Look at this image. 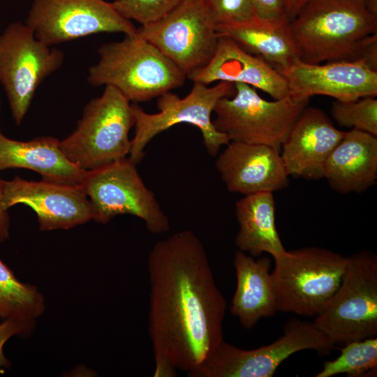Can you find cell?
Here are the masks:
<instances>
[{
    "instance_id": "obj_4",
    "label": "cell",
    "mask_w": 377,
    "mask_h": 377,
    "mask_svg": "<svg viewBox=\"0 0 377 377\" xmlns=\"http://www.w3.org/2000/svg\"><path fill=\"white\" fill-rule=\"evenodd\" d=\"M135 124L133 104L116 88L84 107L75 129L60 141L66 157L82 170L96 169L129 155V131Z\"/></svg>"
},
{
    "instance_id": "obj_16",
    "label": "cell",
    "mask_w": 377,
    "mask_h": 377,
    "mask_svg": "<svg viewBox=\"0 0 377 377\" xmlns=\"http://www.w3.org/2000/svg\"><path fill=\"white\" fill-rule=\"evenodd\" d=\"M215 166L227 189L244 195L274 193L288 184L281 152L267 145L230 141Z\"/></svg>"
},
{
    "instance_id": "obj_30",
    "label": "cell",
    "mask_w": 377,
    "mask_h": 377,
    "mask_svg": "<svg viewBox=\"0 0 377 377\" xmlns=\"http://www.w3.org/2000/svg\"><path fill=\"white\" fill-rule=\"evenodd\" d=\"M256 16L268 19L280 20L287 18L284 10L283 0H251Z\"/></svg>"
},
{
    "instance_id": "obj_21",
    "label": "cell",
    "mask_w": 377,
    "mask_h": 377,
    "mask_svg": "<svg viewBox=\"0 0 377 377\" xmlns=\"http://www.w3.org/2000/svg\"><path fill=\"white\" fill-rule=\"evenodd\" d=\"M9 168L28 169L45 180L80 186L87 172L66 157L55 138L18 141L4 135L0 128V171Z\"/></svg>"
},
{
    "instance_id": "obj_18",
    "label": "cell",
    "mask_w": 377,
    "mask_h": 377,
    "mask_svg": "<svg viewBox=\"0 0 377 377\" xmlns=\"http://www.w3.org/2000/svg\"><path fill=\"white\" fill-rule=\"evenodd\" d=\"M187 77L206 85L214 82L244 83L267 93L274 100L289 96L286 79L273 66L248 53L224 36H219L210 61Z\"/></svg>"
},
{
    "instance_id": "obj_27",
    "label": "cell",
    "mask_w": 377,
    "mask_h": 377,
    "mask_svg": "<svg viewBox=\"0 0 377 377\" xmlns=\"http://www.w3.org/2000/svg\"><path fill=\"white\" fill-rule=\"evenodd\" d=\"M182 0H114L112 4L124 17L142 25L155 22Z\"/></svg>"
},
{
    "instance_id": "obj_7",
    "label": "cell",
    "mask_w": 377,
    "mask_h": 377,
    "mask_svg": "<svg viewBox=\"0 0 377 377\" xmlns=\"http://www.w3.org/2000/svg\"><path fill=\"white\" fill-rule=\"evenodd\" d=\"M313 325L334 344L377 335V256L364 251L348 256L337 290Z\"/></svg>"
},
{
    "instance_id": "obj_24",
    "label": "cell",
    "mask_w": 377,
    "mask_h": 377,
    "mask_svg": "<svg viewBox=\"0 0 377 377\" xmlns=\"http://www.w3.org/2000/svg\"><path fill=\"white\" fill-rule=\"evenodd\" d=\"M44 309V297L36 286L20 281L0 259V318L36 322Z\"/></svg>"
},
{
    "instance_id": "obj_19",
    "label": "cell",
    "mask_w": 377,
    "mask_h": 377,
    "mask_svg": "<svg viewBox=\"0 0 377 377\" xmlns=\"http://www.w3.org/2000/svg\"><path fill=\"white\" fill-rule=\"evenodd\" d=\"M330 186L340 193H361L377 179V136L351 129L327 158L323 172Z\"/></svg>"
},
{
    "instance_id": "obj_1",
    "label": "cell",
    "mask_w": 377,
    "mask_h": 377,
    "mask_svg": "<svg viewBox=\"0 0 377 377\" xmlns=\"http://www.w3.org/2000/svg\"><path fill=\"white\" fill-rule=\"evenodd\" d=\"M147 270L153 376L174 377L177 371L188 375L224 341L226 300L202 242L191 230L158 241Z\"/></svg>"
},
{
    "instance_id": "obj_5",
    "label": "cell",
    "mask_w": 377,
    "mask_h": 377,
    "mask_svg": "<svg viewBox=\"0 0 377 377\" xmlns=\"http://www.w3.org/2000/svg\"><path fill=\"white\" fill-rule=\"evenodd\" d=\"M272 277L278 311L316 316L344 274L348 256L318 247L286 251L275 260Z\"/></svg>"
},
{
    "instance_id": "obj_14",
    "label": "cell",
    "mask_w": 377,
    "mask_h": 377,
    "mask_svg": "<svg viewBox=\"0 0 377 377\" xmlns=\"http://www.w3.org/2000/svg\"><path fill=\"white\" fill-rule=\"evenodd\" d=\"M286 79L289 96L297 101L323 95L340 101L377 96V71L360 61H334L307 64L300 59L275 68Z\"/></svg>"
},
{
    "instance_id": "obj_13",
    "label": "cell",
    "mask_w": 377,
    "mask_h": 377,
    "mask_svg": "<svg viewBox=\"0 0 377 377\" xmlns=\"http://www.w3.org/2000/svg\"><path fill=\"white\" fill-rule=\"evenodd\" d=\"M25 24L48 46L98 33L134 36L137 31L105 0H34Z\"/></svg>"
},
{
    "instance_id": "obj_33",
    "label": "cell",
    "mask_w": 377,
    "mask_h": 377,
    "mask_svg": "<svg viewBox=\"0 0 377 377\" xmlns=\"http://www.w3.org/2000/svg\"><path fill=\"white\" fill-rule=\"evenodd\" d=\"M369 3V4L374 8L376 9V0H364Z\"/></svg>"
},
{
    "instance_id": "obj_15",
    "label": "cell",
    "mask_w": 377,
    "mask_h": 377,
    "mask_svg": "<svg viewBox=\"0 0 377 377\" xmlns=\"http://www.w3.org/2000/svg\"><path fill=\"white\" fill-rule=\"evenodd\" d=\"M2 195L7 210L18 204L31 207L43 231L70 229L92 219L89 199L80 185L15 177L2 180Z\"/></svg>"
},
{
    "instance_id": "obj_25",
    "label": "cell",
    "mask_w": 377,
    "mask_h": 377,
    "mask_svg": "<svg viewBox=\"0 0 377 377\" xmlns=\"http://www.w3.org/2000/svg\"><path fill=\"white\" fill-rule=\"evenodd\" d=\"M377 338L353 341L345 344L334 360L325 361L316 377H331L345 374L348 376L376 374Z\"/></svg>"
},
{
    "instance_id": "obj_22",
    "label": "cell",
    "mask_w": 377,
    "mask_h": 377,
    "mask_svg": "<svg viewBox=\"0 0 377 377\" xmlns=\"http://www.w3.org/2000/svg\"><path fill=\"white\" fill-rule=\"evenodd\" d=\"M289 24L287 18L268 20L255 16L242 22L217 24L216 31L248 53L274 68H283L299 59Z\"/></svg>"
},
{
    "instance_id": "obj_17",
    "label": "cell",
    "mask_w": 377,
    "mask_h": 377,
    "mask_svg": "<svg viewBox=\"0 0 377 377\" xmlns=\"http://www.w3.org/2000/svg\"><path fill=\"white\" fill-rule=\"evenodd\" d=\"M344 133L324 111L305 107L281 148L288 175L309 180L323 178L325 162Z\"/></svg>"
},
{
    "instance_id": "obj_23",
    "label": "cell",
    "mask_w": 377,
    "mask_h": 377,
    "mask_svg": "<svg viewBox=\"0 0 377 377\" xmlns=\"http://www.w3.org/2000/svg\"><path fill=\"white\" fill-rule=\"evenodd\" d=\"M239 226L235 242L238 250L256 258L263 253L275 260L286 252L276 229L272 192L244 195L235 205Z\"/></svg>"
},
{
    "instance_id": "obj_10",
    "label": "cell",
    "mask_w": 377,
    "mask_h": 377,
    "mask_svg": "<svg viewBox=\"0 0 377 377\" xmlns=\"http://www.w3.org/2000/svg\"><path fill=\"white\" fill-rule=\"evenodd\" d=\"M334 343L313 323L296 318L284 325L283 334L272 343L244 350L223 341L189 377H272L291 355L313 350L326 355Z\"/></svg>"
},
{
    "instance_id": "obj_32",
    "label": "cell",
    "mask_w": 377,
    "mask_h": 377,
    "mask_svg": "<svg viewBox=\"0 0 377 377\" xmlns=\"http://www.w3.org/2000/svg\"><path fill=\"white\" fill-rule=\"evenodd\" d=\"M309 0H283L285 13L292 20Z\"/></svg>"
},
{
    "instance_id": "obj_12",
    "label": "cell",
    "mask_w": 377,
    "mask_h": 377,
    "mask_svg": "<svg viewBox=\"0 0 377 377\" xmlns=\"http://www.w3.org/2000/svg\"><path fill=\"white\" fill-rule=\"evenodd\" d=\"M217 23L204 0H182L136 36L148 40L186 76L205 66L217 48Z\"/></svg>"
},
{
    "instance_id": "obj_8",
    "label": "cell",
    "mask_w": 377,
    "mask_h": 377,
    "mask_svg": "<svg viewBox=\"0 0 377 377\" xmlns=\"http://www.w3.org/2000/svg\"><path fill=\"white\" fill-rule=\"evenodd\" d=\"M234 84V94L220 99L214 110V127L230 141L267 145L281 151L309 101H297L290 96L267 101L253 87Z\"/></svg>"
},
{
    "instance_id": "obj_11",
    "label": "cell",
    "mask_w": 377,
    "mask_h": 377,
    "mask_svg": "<svg viewBox=\"0 0 377 377\" xmlns=\"http://www.w3.org/2000/svg\"><path fill=\"white\" fill-rule=\"evenodd\" d=\"M64 61V53L37 39L25 23H10L0 34V83L16 124L22 123L39 85Z\"/></svg>"
},
{
    "instance_id": "obj_29",
    "label": "cell",
    "mask_w": 377,
    "mask_h": 377,
    "mask_svg": "<svg viewBox=\"0 0 377 377\" xmlns=\"http://www.w3.org/2000/svg\"><path fill=\"white\" fill-rule=\"evenodd\" d=\"M36 322H22L11 319L2 320L0 323V374L10 367V362L3 353L4 344L14 336L29 335Z\"/></svg>"
},
{
    "instance_id": "obj_28",
    "label": "cell",
    "mask_w": 377,
    "mask_h": 377,
    "mask_svg": "<svg viewBox=\"0 0 377 377\" xmlns=\"http://www.w3.org/2000/svg\"><path fill=\"white\" fill-rule=\"evenodd\" d=\"M217 24L249 20L256 16L251 0H204Z\"/></svg>"
},
{
    "instance_id": "obj_6",
    "label": "cell",
    "mask_w": 377,
    "mask_h": 377,
    "mask_svg": "<svg viewBox=\"0 0 377 377\" xmlns=\"http://www.w3.org/2000/svg\"><path fill=\"white\" fill-rule=\"evenodd\" d=\"M193 86L184 98L168 91L158 97V112L147 113L133 104L135 117V135L131 140L128 158L138 164L145 156V149L157 135L182 123L196 126L201 132L205 147L209 155L215 156L221 147L229 143L228 138L214 126L212 114L220 99L232 96L235 84L218 82L213 87L193 82Z\"/></svg>"
},
{
    "instance_id": "obj_31",
    "label": "cell",
    "mask_w": 377,
    "mask_h": 377,
    "mask_svg": "<svg viewBox=\"0 0 377 377\" xmlns=\"http://www.w3.org/2000/svg\"><path fill=\"white\" fill-rule=\"evenodd\" d=\"M10 218L3 205L2 179H0V243L9 237Z\"/></svg>"
},
{
    "instance_id": "obj_26",
    "label": "cell",
    "mask_w": 377,
    "mask_h": 377,
    "mask_svg": "<svg viewBox=\"0 0 377 377\" xmlns=\"http://www.w3.org/2000/svg\"><path fill=\"white\" fill-rule=\"evenodd\" d=\"M331 114L340 126L377 136L376 96H366L352 101L335 100Z\"/></svg>"
},
{
    "instance_id": "obj_9",
    "label": "cell",
    "mask_w": 377,
    "mask_h": 377,
    "mask_svg": "<svg viewBox=\"0 0 377 377\" xmlns=\"http://www.w3.org/2000/svg\"><path fill=\"white\" fill-rule=\"evenodd\" d=\"M128 157L88 170L81 184L92 212V219L107 223L120 214L142 219L149 231L162 234L170 222L155 194L147 187Z\"/></svg>"
},
{
    "instance_id": "obj_2",
    "label": "cell",
    "mask_w": 377,
    "mask_h": 377,
    "mask_svg": "<svg viewBox=\"0 0 377 377\" xmlns=\"http://www.w3.org/2000/svg\"><path fill=\"white\" fill-rule=\"evenodd\" d=\"M376 13L364 0H309L289 24L299 59L353 61L364 40L377 34Z\"/></svg>"
},
{
    "instance_id": "obj_20",
    "label": "cell",
    "mask_w": 377,
    "mask_h": 377,
    "mask_svg": "<svg viewBox=\"0 0 377 377\" xmlns=\"http://www.w3.org/2000/svg\"><path fill=\"white\" fill-rule=\"evenodd\" d=\"M233 265L237 286L231 301V313L242 326L251 329L263 318L278 311L276 296L270 272L271 260L256 258L237 250Z\"/></svg>"
},
{
    "instance_id": "obj_3",
    "label": "cell",
    "mask_w": 377,
    "mask_h": 377,
    "mask_svg": "<svg viewBox=\"0 0 377 377\" xmlns=\"http://www.w3.org/2000/svg\"><path fill=\"white\" fill-rule=\"evenodd\" d=\"M99 59L88 71L94 87L111 86L130 102H144L182 87L186 75L155 45L125 36L101 45Z\"/></svg>"
}]
</instances>
